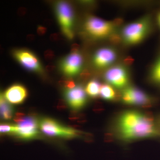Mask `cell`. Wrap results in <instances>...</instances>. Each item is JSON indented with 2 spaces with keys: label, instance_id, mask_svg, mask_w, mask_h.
I'll list each match as a JSON object with an SVG mask.
<instances>
[{
  "label": "cell",
  "instance_id": "cell-29",
  "mask_svg": "<svg viewBox=\"0 0 160 160\" xmlns=\"http://www.w3.org/2000/svg\"><path fill=\"white\" fill-rule=\"evenodd\" d=\"M134 62V59L131 57H127L124 60V62L126 65H131Z\"/></svg>",
  "mask_w": 160,
  "mask_h": 160
},
{
  "label": "cell",
  "instance_id": "cell-25",
  "mask_svg": "<svg viewBox=\"0 0 160 160\" xmlns=\"http://www.w3.org/2000/svg\"><path fill=\"white\" fill-rule=\"evenodd\" d=\"M62 33H54L52 34L50 36V40L52 41H57L62 39Z\"/></svg>",
  "mask_w": 160,
  "mask_h": 160
},
{
  "label": "cell",
  "instance_id": "cell-19",
  "mask_svg": "<svg viewBox=\"0 0 160 160\" xmlns=\"http://www.w3.org/2000/svg\"><path fill=\"white\" fill-rule=\"evenodd\" d=\"M152 77L154 80L160 82V61L155 67L152 73Z\"/></svg>",
  "mask_w": 160,
  "mask_h": 160
},
{
  "label": "cell",
  "instance_id": "cell-15",
  "mask_svg": "<svg viewBox=\"0 0 160 160\" xmlns=\"http://www.w3.org/2000/svg\"><path fill=\"white\" fill-rule=\"evenodd\" d=\"M101 87V84L97 80H92L86 86V92L90 97L96 98L100 95Z\"/></svg>",
  "mask_w": 160,
  "mask_h": 160
},
{
  "label": "cell",
  "instance_id": "cell-36",
  "mask_svg": "<svg viewBox=\"0 0 160 160\" xmlns=\"http://www.w3.org/2000/svg\"><path fill=\"white\" fill-rule=\"evenodd\" d=\"M159 23L160 24V15L159 17Z\"/></svg>",
  "mask_w": 160,
  "mask_h": 160
},
{
  "label": "cell",
  "instance_id": "cell-7",
  "mask_svg": "<svg viewBox=\"0 0 160 160\" xmlns=\"http://www.w3.org/2000/svg\"><path fill=\"white\" fill-rule=\"evenodd\" d=\"M147 29L146 22L141 21L126 26L123 31V35L127 42L135 44L142 39Z\"/></svg>",
  "mask_w": 160,
  "mask_h": 160
},
{
  "label": "cell",
  "instance_id": "cell-5",
  "mask_svg": "<svg viewBox=\"0 0 160 160\" xmlns=\"http://www.w3.org/2000/svg\"><path fill=\"white\" fill-rule=\"evenodd\" d=\"M86 31L96 38H102L110 33L112 24L96 17H90L85 24Z\"/></svg>",
  "mask_w": 160,
  "mask_h": 160
},
{
  "label": "cell",
  "instance_id": "cell-35",
  "mask_svg": "<svg viewBox=\"0 0 160 160\" xmlns=\"http://www.w3.org/2000/svg\"><path fill=\"white\" fill-rule=\"evenodd\" d=\"M112 136L110 134H106V141H111L112 140Z\"/></svg>",
  "mask_w": 160,
  "mask_h": 160
},
{
  "label": "cell",
  "instance_id": "cell-26",
  "mask_svg": "<svg viewBox=\"0 0 160 160\" xmlns=\"http://www.w3.org/2000/svg\"><path fill=\"white\" fill-rule=\"evenodd\" d=\"M47 29L46 27L42 26H38L37 28V33L40 36L44 35L46 34Z\"/></svg>",
  "mask_w": 160,
  "mask_h": 160
},
{
  "label": "cell",
  "instance_id": "cell-2",
  "mask_svg": "<svg viewBox=\"0 0 160 160\" xmlns=\"http://www.w3.org/2000/svg\"><path fill=\"white\" fill-rule=\"evenodd\" d=\"M39 128L44 134L53 137L71 138L78 137L82 134V132L63 126L50 118L42 119L39 123Z\"/></svg>",
  "mask_w": 160,
  "mask_h": 160
},
{
  "label": "cell",
  "instance_id": "cell-6",
  "mask_svg": "<svg viewBox=\"0 0 160 160\" xmlns=\"http://www.w3.org/2000/svg\"><path fill=\"white\" fill-rule=\"evenodd\" d=\"M65 95L67 103L73 110L82 109L87 102L86 92L81 86H76L73 89H66Z\"/></svg>",
  "mask_w": 160,
  "mask_h": 160
},
{
  "label": "cell",
  "instance_id": "cell-12",
  "mask_svg": "<svg viewBox=\"0 0 160 160\" xmlns=\"http://www.w3.org/2000/svg\"><path fill=\"white\" fill-rule=\"evenodd\" d=\"M115 58V53L112 49L107 48L100 49L95 55L94 63L98 67H105L112 62Z\"/></svg>",
  "mask_w": 160,
  "mask_h": 160
},
{
  "label": "cell",
  "instance_id": "cell-34",
  "mask_svg": "<svg viewBox=\"0 0 160 160\" xmlns=\"http://www.w3.org/2000/svg\"><path fill=\"white\" fill-rule=\"evenodd\" d=\"M35 36L34 35L28 34L26 37V40L28 42H32L35 39Z\"/></svg>",
  "mask_w": 160,
  "mask_h": 160
},
{
  "label": "cell",
  "instance_id": "cell-24",
  "mask_svg": "<svg viewBox=\"0 0 160 160\" xmlns=\"http://www.w3.org/2000/svg\"><path fill=\"white\" fill-rule=\"evenodd\" d=\"M121 38L118 35L116 34H113L110 37V41L112 43L114 44H118L121 42Z\"/></svg>",
  "mask_w": 160,
  "mask_h": 160
},
{
  "label": "cell",
  "instance_id": "cell-10",
  "mask_svg": "<svg viewBox=\"0 0 160 160\" xmlns=\"http://www.w3.org/2000/svg\"><path fill=\"white\" fill-rule=\"evenodd\" d=\"M58 20L61 27L71 28L73 20V12L69 3L62 1L56 5Z\"/></svg>",
  "mask_w": 160,
  "mask_h": 160
},
{
  "label": "cell",
  "instance_id": "cell-3",
  "mask_svg": "<svg viewBox=\"0 0 160 160\" xmlns=\"http://www.w3.org/2000/svg\"><path fill=\"white\" fill-rule=\"evenodd\" d=\"M38 126L39 123H38V120L35 117H26L22 122L13 125L12 134L22 139H32L38 138L39 135Z\"/></svg>",
  "mask_w": 160,
  "mask_h": 160
},
{
  "label": "cell",
  "instance_id": "cell-11",
  "mask_svg": "<svg viewBox=\"0 0 160 160\" xmlns=\"http://www.w3.org/2000/svg\"><path fill=\"white\" fill-rule=\"evenodd\" d=\"M105 78L107 82L118 88L124 87L128 82L126 72L122 67H113L109 69L106 72Z\"/></svg>",
  "mask_w": 160,
  "mask_h": 160
},
{
  "label": "cell",
  "instance_id": "cell-16",
  "mask_svg": "<svg viewBox=\"0 0 160 160\" xmlns=\"http://www.w3.org/2000/svg\"><path fill=\"white\" fill-rule=\"evenodd\" d=\"M116 93L114 89L109 85L105 84L101 86L100 95L104 99L112 100L116 98Z\"/></svg>",
  "mask_w": 160,
  "mask_h": 160
},
{
  "label": "cell",
  "instance_id": "cell-21",
  "mask_svg": "<svg viewBox=\"0 0 160 160\" xmlns=\"http://www.w3.org/2000/svg\"><path fill=\"white\" fill-rule=\"evenodd\" d=\"M44 57L47 61H51L55 57L54 52L51 49H48L44 52Z\"/></svg>",
  "mask_w": 160,
  "mask_h": 160
},
{
  "label": "cell",
  "instance_id": "cell-9",
  "mask_svg": "<svg viewBox=\"0 0 160 160\" xmlns=\"http://www.w3.org/2000/svg\"><path fill=\"white\" fill-rule=\"evenodd\" d=\"M3 94L10 104L20 105L26 99L28 96V91L23 85L16 84L6 89Z\"/></svg>",
  "mask_w": 160,
  "mask_h": 160
},
{
  "label": "cell",
  "instance_id": "cell-33",
  "mask_svg": "<svg viewBox=\"0 0 160 160\" xmlns=\"http://www.w3.org/2000/svg\"><path fill=\"white\" fill-rule=\"evenodd\" d=\"M123 20L122 19L118 18L114 20L113 22H112V25L114 26H119L121 25L122 23Z\"/></svg>",
  "mask_w": 160,
  "mask_h": 160
},
{
  "label": "cell",
  "instance_id": "cell-1",
  "mask_svg": "<svg viewBox=\"0 0 160 160\" xmlns=\"http://www.w3.org/2000/svg\"><path fill=\"white\" fill-rule=\"evenodd\" d=\"M120 133L122 137L127 140L153 137L158 134L152 118L143 114L133 126L126 130L120 131Z\"/></svg>",
  "mask_w": 160,
  "mask_h": 160
},
{
  "label": "cell",
  "instance_id": "cell-27",
  "mask_svg": "<svg viewBox=\"0 0 160 160\" xmlns=\"http://www.w3.org/2000/svg\"><path fill=\"white\" fill-rule=\"evenodd\" d=\"M71 48V50H70L71 54L78 53V52L80 48L79 45L77 43H74L72 45Z\"/></svg>",
  "mask_w": 160,
  "mask_h": 160
},
{
  "label": "cell",
  "instance_id": "cell-31",
  "mask_svg": "<svg viewBox=\"0 0 160 160\" xmlns=\"http://www.w3.org/2000/svg\"><path fill=\"white\" fill-rule=\"evenodd\" d=\"M55 66H54V65H49L46 66L45 69L48 72H51L53 71L55 69Z\"/></svg>",
  "mask_w": 160,
  "mask_h": 160
},
{
  "label": "cell",
  "instance_id": "cell-28",
  "mask_svg": "<svg viewBox=\"0 0 160 160\" xmlns=\"http://www.w3.org/2000/svg\"><path fill=\"white\" fill-rule=\"evenodd\" d=\"M76 87L75 83L73 80L70 79L69 78L67 83H66V86H65L67 89H72Z\"/></svg>",
  "mask_w": 160,
  "mask_h": 160
},
{
  "label": "cell",
  "instance_id": "cell-4",
  "mask_svg": "<svg viewBox=\"0 0 160 160\" xmlns=\"http://www.w3.org/2000/svg\"><path fill=\"white\" fill-rule=\"evenodd\" d=\"M12 54L15 59L27 70L38 73L44 72L40 60L32 52L26 49H17Z\"/></svg>",
  "mask_w": 160,
  "mask_h": 160
},
{
  "label": "cell",
  "instance_id": "cell-20",
  "mask_svg": "<svg viewBox=\"0 0 160 160\" xmlns=\"http://www.w3.org/2000/svg\"><path fill=\"white\" fill-rule=\"evenodd\" d=\"M26 118V116L24 114V112H17L15 114L14 118H13V121L16 123L18 124L21 122H22L24 119Z\"/></svg>",
  "mask_w": 160,
  "mask_h": 160
},
{
  "label": "cell",
  "instance_id": "cell-8",
  "mask_svg": "<svg viewBox=\"0 0 160 160\" xmlns=\"http://www.w3.org/2000/svg\"><path fill=\"white\" fill-rule=\"evenodd\" d=\"M82 62V58L79 53L70 54L63 59L60 67L66 76H74L80 72Z\"/></svg>",
  "mask_w": 160,
  "mask_h": 160
},
{
  "label": "cell",
  "instance_id": "cell-14",
  "mask_svg": "<svg viewBox=\"0 0 160 160\" xmlns=\"http://www.w3.org/2000/svg\"><path fill=\"white\" fill-rule=\"evenodd\" d=\"M0 110L1 117L3 120H11L13 117L14 109L10 103L9 102L1 93L0 97Z\"/></svg>",
  "mask_w": 160,
  "mask_h": 160
},
{
  "label": "cell",
  "instance_id": "cell-17",
  "mask_svg": "<svg viewBox=\"0 0 160 160\" xmlns=\"http://www.w3.org/2000/svg\"><path fill=\"white\" fill-rule=\"evenodd\" d=\"M13 125L9 124H1L0 126V131L1 133L12 134Z\"/></svg>",
  "mask_w": 160,
  "mask_h": 160
},
{
  "label": "cell",
  "instance_id": "cell-22",
  "mask_svg": "<svg viewBox=\"0 0 160 160\" xmlns=\"http://www.w3.org/2000/svg\"><path fill=\"white\" fill-rule=\"evenodd\" d=\"M91 74L87 69H85L80 73V78L83 80H86L90 77Z\"/></svg>",
  "mask_w": 160,
  "mask_h": 160
},
{
  "label": "cell",
  "instance_id": "cell-23",
  "mask_svg": "<svg viewBox=\"0 0 160 160\" xmlns=\"http://www.w3.org/2000/svg\"><path fill=\"white\" fill-rule=\"evenodd\" d=\"M57 107V109H59V110H63V109H66L67 107L66 102L63 99L59 100Z\"/></svg>",
  "mask_w": 160,
  "mask_h": 160
},
{
  "label": "cell",
  "instance_id": "cell-18",
  "mask_svg": "<svg viewBox=\"0 0 160 160\" xmlns=\"http://www.w3.org/2000/svg\"><path fill=\"white\" fill-rule=\"evenodd\" d=\"M62 33L68 39L72 40L74 38V33L71 28L61 27Z\"/></svg>",
  "mask_w": 160,
  "mask_h": 160
},
{
  "label": "cell",
  "instance_id": "cell-30",
  "mask_svg": "<svg viewBox=\"0 0 160 160\" xmlns=\"http://www.w3.org/2000/svg\"><path fill=\"white\" fill-rule=\"evenodd\" d=\"M26 12H27V9L24 7H21L18 10V14L20 16H23L25 15L26 14Z\"/></svg>",
  "mask_w": 160,
  "mask_h": 160
},
{
  "label": "cell",
  "instance_id": "cell-32",
  "mask_svg": "<svg viewBox=\"0 0 160 160\" xmlns=\"http://www.w3.org/2000/svg\"><path fill=\"white\" fill-rule=\"evenodd\" d=\"M102 109V105L99 103H97L94 106V111L97 112H99L101 111Z\"/></svg>",
  "mask_w": 160,
  "mask_h": 160
},
{
  "label": "cell",
  "instance_id": "cell-13",
  "mask_svg": "<svg viewBox=\"0 0 160 160\" xmlns=\"http://www.w3.org/2000/svg\"><path fill=\"white\" fill-rule=\"evenodd\" d=\"M131 94L132 105H137L148 107L150 105V100L149 97L143 91L136 88H129Z\"/></svg>",
  "mask_w": 160,
  "mask_h": 160
}]
</instances>
